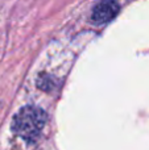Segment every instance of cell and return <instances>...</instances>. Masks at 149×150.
<instances>
[{"label": "cell", "mask_w": 149, "mask_h": 150, "mask_svg": "<svg viewBox=\"0 0 149 150\" xmlns=\"http://www.w3.org/2000/svg\"><path fill=\"white\" fill-rule=\"evenodd\" d=\"M46 124V113L38 107L28 105L16 113L12 121V129L17 136L26 141H34L41 134Z\"/></svg>", "instance_id": "1"}, {"label": "cell", "mask_w": 149, "mask_h": 150, "mask_svg": "<svg viewBox=\"0 0 149 150\" xmlns=\"http://www.w3.org/2000/svg\"><path fill=\"white\" fill-rule=\"evenodd\" d=\"M119 12V4L116 0H102L92 11L91 18L96 24H104L111 21Z\"/></svg>", "instance_id": "2"}]
</instances>
